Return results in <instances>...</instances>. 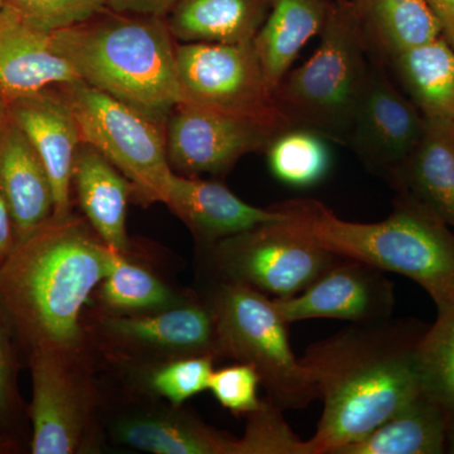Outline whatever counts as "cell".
<instances>
[{"label": "cell", "mask_w": 454, "mask_h": 454, "mask_svg": "<svg viewBox=\"0 0 454 454\" xmlns=\"http://www.w3.org/2000/svg\"><path fill=\"white\" fill-rule=\"evenodd\" d=\"M408 98L426 119L454 127V47L443 37L391 59Z\"/></svg>", "instance_id": "obj_25"}, {"label": "cell", "mask_w": 454, "mask_h": 454, "mask_svg": "<svg viewBox=\"0 0 454 454\" xmlns=\"http://www.w3.org/2000/svg\"><path fill=\"white\" fill-rule=\"evenodd\" d=\"M106 330L130 342L172 349L187 356H220L216 318L210 304L172 306L155 315L107 319Z\"/></svg>", "instance_id": "obj_19"}, {"label": "cell", "mask_w": 454, "mask_h": 454, "mask_svg": "<svg viewBox=\"0 0 454 454\" xmlns=\"http://www.w3.org/2000/svg\"><path fill=\"white\" fill-rule=\"evenodd\" d=\"M249 418L247 432L239 439L241 454H312L309 441L303 442L293 433L282 409L269 400H262Z\"/></svg>", "instance_id": "obj_30"}, {"label": "cell", "mask_w": 454, "mask_h": 454, "mask_svg": "<svg viewBox=\"0 0 454 454\" xmlns=\"http://www.w3.org/2000/svg\"><path fill=\"white\" fill-rule=\"evenodd\" d=\"M443 31V38L454 47V0H427Z\"/></svg>", "instance_id": "obj_37"}, {"label": "cell", "mask_w": 454, "mask_h": 454, "mask_svg": "<svg viewBox=\"0 0 454 454\" xmlns=\"http://www.w3.org/2000/svg\"><path fill=\"white\" fill-rule=\"evenodd\" d=\"M394 184L454 229L453 125L426 119L422 139Z\"/></svg>", "instance_id": "obj_20"}, {"label": "cell", "mask_w": 454, "mask_h": 454, "mask_svg": "<svg viewBox=\"0 0 454 454\" xmlns=\"http://www.w3.org/2000/svg\"><path fill=\"white\" fill-rule=\"evenodd\" d=\"M32 453L71 454L79 446L83 415L79 391L62 354L33 348Z\"/></svg>", "instance_id": "obj_14"}, {"label": "cell", "mask_w": 454, "mask_h": 454, "mask_svg": "<svg viewBox=\"0 0 454 454\" xmlns=\"http://www.w3.org/2000/svg\"><path fill=\"white\" fill-rule=\"evenodd\" d=\"M271 208L328 252L414 280L437 313L454 306V232L413 200L403 196L389 217L370 223L340 219L312 199L286 200Z\"/></svg>", "instance_id": "obj_3"}, {"label": "cell", "mask_w": 454, "mask_h": 454, "mask_svg": "<svg viewBox=\"0 0 454 454\" xmlns=\"http://www.w3.org/2000/svg\"><path fill=\"white\" fill-rule=\"evenodd\" d=\"M0 195L23 241L55 215V193L49 172L23 130L8 119L0 131Z\"/></svg>", "instance_id": "obj_15"}, {"label": "cell", "mask_w": 454, "mask_h": 454, "mask_svg": "<svg viewBox=\"0 0 454 454\" xmlns=\"http://www.w3.org/2000/svg\"><path fill=\"white\" fill-rule=\"evenodd\" d=\"M271 0H178L166 17L176 41L247 43L255 40Z\"/></svg>", "instance_id": "obj_22"}, {"label": "cell", "mask_w": 454, "mask_h": 454, "mask_svg": "<svg viewBox=\"0 0 454 454\" xmlns=\"http://www.w3.org/2000/svg\"><path fill=\"white\" fill-rule=\"evenodd\" d=\"M422 394L454 417V306L438 313L417 346Z\"/></svg>", "instance_id": "obj_27"}, {"label": "cell", "mask_w": 454, "mask_h": 454, "mask_svg": "<svg viewBox=\"0 0 454 454\" xmlns=\"http://www.w3.org/2000/svg\"><path fill=\"white\" fill-rule=\"evenodd\" d=\"M380 269L340 258L309 288L288 298H271L286 324L333 318L351 324L390 318L395 291Z\"/></svg>", "instance_id": "obj_12"}, {"label": "cell", "mask_w": 454, "mask_h": 454, "mask_svg": "<svg viewBox=\"0 0 454 454\" xmlns=\"http://www.w3.org/2000/svg\"><path fill=\"white\" fill-rule=\"evenodd\" d=\"M79 79L51 33L29 26L11 8L0 12V91L7 101Z\"/></svg>", "instance_id": "obj_16"}, {"label": "cell", "mask_w": 454, "mask_h": 454, "mask_svg": "<svg viewBox=\"0 0 454 454\" xmlns=\"http://www.w3.org/2000/svg\"><path fill=\"white\" fill-rule=\"evenodd\" d=\"M113 254L71 215L16 243L0 265V304L33 348H77L82 310L109 273Z\"/></svg>", "instance_id": "obj_2"}, {"label": "cell", "mask_w": 454, "mask_h": 454, "mask_svg": "<svg viewBox=\"0 0 454 454\" xmlns=\"http://www.w3.org/2000/svg\"><path fill=\"white\" fill-rule=\"evenodd\" d=\"M367 53L357 0L333 2L315 55L289 70L273 91L277 109L293 129L348 145L369 76Z\"/></svg>", "instance_id": "obj_5"}, {"label": "cell", "mask_w": 454, "mask_h": 454, "mask_svg": "<svg viewBox=\"0 0 454 454\" xmlns=\"http://www.w3.org/2000/svg\"><path fill=\"white\" fill-rule=\"evenodd\" d=\"M274 177L292 187H310L321 182L331 166L324 137L306 129H289L267 149Z\"/></svg>", "instance_id": "obj_28"}, {"label": "cell", "mask_w": 454, "mask_h": 454, "mask_svg": "<svg viewBox=\"0 0 454 454\" xmlns=\"http://www.w3.org/2000/svg\"><path fill=\"white\" fill-rule=\"evenodd\" d=\"M260 376L249 364L239 363L212 372L208 390L223 408L234 414H252L262 400L258 396Z\"/></svg>", "instance_id": "obj_33"}, {"label": "cell", "mask_w": 454, "mask_h": 454, "mask_svg": "<svg viewBox=\"0 0 454 454\" xmlns=\"http://www.w3.org/2000/svg\"><path fill=\"white\" fill-rule=\"evenodd\" d=\"M8 119V101L4 95L2 94V91H0V131L7 124Z\"/></svg>", "instance_id": "obj_38"}, {"label": "cell", "mask_w": 454, "mask_h": 454, "mask_svg": "<svg viewBox=\"0 0 454 454\" xmlns=\"http://www.w3.org/2000/svg\"><path fill=\"white\" fill-rule=\"evenodd\" d=\"M57 88L73 109L82 142L121 170L143 201L164 203L173 175L164 124L82 80Z\"/></svg>", "instance_id": "obj_7"}, {"label": "cell", "mask_w": 454, "mask_h": 454, "mask_svg": "<svg viewBox=\"0 0 454 454\" xmlns=\"http://www.w3.org/2000/svg\"><path fill=\"white\" fill-rule=\"evenodd\" d=\"M7 4H5V0H0V12L4 11Z\"/></svg>", "instance_id": "obj_39"}, {"label": "cell", "mask_w": 454, "mask_h": 454, "mask_svg": "<svg viewBox=\"0 0 454 454\" xmlns=\"http://www.w3.org/2000/svg\"><path fill=\"white\" fill-rule=\"evenodd\" d=\"M167 153L172 168L186 175H223L240 158L265 151L284 131V118H260L181 103L167 119Z\"/></svg>", "instance_id": "obj_9"}, {"label": "cell", "mask_w": 454, "mask_h": 454, "mask_svg": "<svg viewBox=\"0 0 454 454\" xmlns=\"http://www.w3.org/2000/svg\"><path fill=\"white\" fill-rule=\"evenodd\" d=\"M122 443L154 454H241L240 441L188 417L133 418L119 424Z\"/></svg>", "instance_id": "obj_26"}, {"label": "cell", "mask_w": 454, "mask_h": 454, "mask_svg": "<svg viewBox=\"0 0 454 454\" xmlns=\"http://www.w3.org/2000/svg\"><path fill=\"white\" fill-rule=\"evenodd\" d=\"M178 0H106L110 11L134 16L166 18Z\"/></svg>", "instance_id": "obj_34"}, {"label": "cell", "mask_w": 454, "mask_h": 454, "mask_svg": "<svg viewBox=\"0 0 454 454\" xmlns=\"http://www.w3.org/2000/svg\"><path fill=\"white\" fill-rule=\"evenodd\" d=\"M2 448H3V446H2V444H0V450H2Z\"/></svg>", "instance_id": "obj_40"}, {"label": "cell", "mask_w": 454, "mask_h": 454, "mask_svg": "<svg viewBox=\"0 0 454 454\" xmlns=\"http://www.w3.org/2000/svg\"><path fill=\"white\" fill-rule=\"evenodd\" d=\"M424 127L423 114L393 85L380 59L370 61L348 143L361 162L394 184L419 145Z\"/></svg>", "instance_id": "obj_11"}, {"label": "cell", "mask_w": 454, "mask_h": 454, "mask_svg": "<svg viewBox=\"0 0 454 454\" xmlns=\"http://www.w3.org/2000/svg\"><path fill=\"white\" fill-rule=\"evenodd\" d=\"M16 243L13 223H12L7 205L0 195V265L8 258Z\"/></svg>", "instance_id": "obj_36"}, {"label": "cell", "mask_w": 454, "mask_h": 454, "mask_svg": "<svg viewBox=\"0 0 454 454\" xmlns=\"http://www.w3.org/2000/svg\"><path fill=\"white\" fill-rule=\"evenodd\" d=\"M114 252L112 268L103 280V300L116 310L167 309L177 304L175 295L153 274Z\"/></svg>", "instance_id": "obj_29"}, {"label": "cell", "mask_w": 454, "mask_h": 454, "mask_svg": "<svg viewBox=\"0 0 454 454\" xmlns=\"http://www.w3.org/2000/svg\"><path fill=\"white\" fill-rule=\"evenodd\" d=\"M452 417L423 395L360 441L333 454H441L447 452Z\"/></svg>", "instance_id": "obj_23"}, {"label": "cell", "mask_w": 454, "mask_h": 454, "mask_svg": "<svg viewBox=\"0 0 454 454\" xmlns=\"http://www.w3.org/2000/svg\"><path fill=\"white\" fill-rule=\"evenodd\" d=\"M12 357L11 348L4 327L0 322V418L8 414L13 396L12 387Z\"/></svg>", "instance_id": "obj_35"}, {"label": "cell", "mask_w": 454, "mask_h": 454, "mask_svg": "<svg viewBox=\"0 0 454 454\" xmlns=\"http://www.w3.org/2000/svg\"><path fill=\"white\" fill-rule=\"evenodd\" d=\"M73 184L90 223L114 252H128L127 205L129 179L94 146L82 142L74 158Z\"/></svg>", "instance_id": "obj_18"}, {"label": "cell", "mask_w": 454, "mask_h": 454, "mask_svg": "<svg viewBox=\"0 0 454 454\" xmlns=\"http://www.w3.org/2000/svg\"><path fill=\"white\" fill-rule=\"evenodd\" d=\"M164 203L192 230L197 239L207 245L262 223L286 219L274 208L255 207L244 202L216 182L176 173L170 178Z\"/></svg>", "instance_id": "obj_17"}, {"label": "cell", "mask_w": 454, "mask_h": 454, "mask_svg": "<svg viewBox=\"0 0 454 454\" xmlns=\"http://www.w3.org/2000/svg\"><path fill=\"white\" fill-rule=\"evenodd\" d=\"M333 4L331 0H271L267 20L254 40L271 91L291 70L304 44L324 29Z\"/></svg>", "instance_id": "obj_21"}, {"label": "cell", "mask_w": 454, "mask_h": 454, "mask_svg": "<svg viewBox=\"0 0 454 454\" xmlns=\"http://www.w3.org/2000/svg\"><path fill=\"white\" fill-rule=\"evenodd\" d=\"M20 20L53 33L82 25L110 11L106 0H5Z\"/></svg>", "instance_id": "obj_31"}, {"label": "cell", "mask_w": 454, "mask_h": 454, "mask_svg": "<svg viewBox=\"0 0 454 454\" xmlns=\"http://www.w3.org/2000/svg\"><path fill=\"white\" fill-rule=\"evenodd\" d=\"M176 59L184 103L260 118H284L274 103L254 41L184 42L176 46Z\"/></svg>", "instance_id": "obj_10"}, {"label": "cell", "mask_w": 454, "mask_h": 454, "mask_svg": "<svg viewBox=\"0 0 454 454\" xmlns=\"http://www.w3.org/2000/svg\"><path fill=\"white\" fill-rule=\"evenodd\" d=\"M208 247L223 282L243 284L274 298L306 291L340 259L286 219L262 223Z\"/></svg>", "instance_id": "obj_8"}, {"label": "cell", "mask_w": 454, "mask_h": 454, "mask_svg": "<svg viewBox=\"0 0 454 454\" xmlns=\"http://www.w3.org/2000/svg\"><path fill=\"white\" fill-rule=\"evenodd\" d=\"M214 358L207 355L187 356L160 367L152 376V385L175 405L184 404L196 394L208 390Z\"/></svg>", "instance_id": "obj_32"}, {"label": "cell", "mask_w": 454, "mask_h": 454, "mask_svg": "<svg viewBox=\"0 0 454 454\" xmlns=\"http://www.w3.org/2000/svg\"><path fill=\"white\" fill-rule=\"evenodd\" d=\"M8 116L35 146L55 193V219L70 216L74 158L82 145L79 124L59 89H44L8 101Z\"/></svg>", "instance_id": "obj_13"}, {"label": "cell", "mask_w": 454, "mask_h": 454, "mask_svg": "<svg viewBox=\"0 0 454 454\" xmlns=\"http://www.w3.org/2000/svg\"><path fill=\"white\" fill-rule=\"evenodd\" d=\"M427 328L414 319L352 324L309 346V370L324 411L312 454L360 441L422 395L417 346Z\"/></svg>", "instance_id": "obj_1"}, {"label": "cell", "mask_w": 454, "mask_h": 454, "mask_svg": "<svg viewBox=\"0 0 454 454\" xmlns=\"http://www.w3.org/2000/svg\"><path fill=\"white\" fill-rule=\"evenodd\" d=\"M80 80L166 124L184 103L175 37L166 18L107 11L82 25L51 33Z\"/></svg>", "instance_id": "obj_4"}, {"label": "cell", "mask_w": 454, "mask_h": 454, "mask_svg": "<svg viewBox=\"0 0 454 454\" xmlns=\"http://www.w3.org/2000/svg\"><path fill=\"white\" fill-rule=\"evenodd\" d=\"M210 306L216 318L220 356L252 365L269 402L282 411H300L318 399L312 376L289 343V325L271 298L243 284L221 282Z\"/></svg>", "instance_id": "obj_6"}, {"label": "cell", "mask_w": 454, "mask_h": 454, "mask_svg": "<svg viewBox=\"0 0 454 454\" xmlns=\"http://www.w3.org/2000/svg\"><path fill=\"white\" fill-rule=\"evenodd\" d=\"M357 4L370 52L390 61L443 37L427 0H357Z\"/></svg>", "instance_id": "obj_24"}]
</instances>
